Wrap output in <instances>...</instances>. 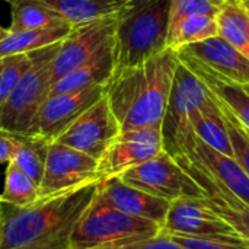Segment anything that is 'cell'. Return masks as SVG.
<instances>
[{
	"mask_svg": "<svg viewBox=\"0 0 249 249\" xmlns=\"http://www.w3.org/2000/svg\"><path fill=\"white\" fill-rule=\"evenodd\" d=\"M99 182L39 198L23 209L1 204L0 249H70L71 231L96 196Z\"/></svg>",
	"mask_w": 249,
	"mask_h": 249,
	"instance_id": "6da1fadb",
	"label": "cell"
},
{
	"mask_svg": "<svg viewBox=\"0 0 249 249\" xmlns=\"http://www.w3.org/2000/svg\"><path fill=\"white\" fill-rule=\"evenodd\" d=\"M178 61L177 51L166 48L139 66L114 71L105 96L121 131L160 128Z\"/></svg>",
	"mask_w": 249,
	"mask_h": 249,
	"instance_id": "7a4b0ae2",
	"label": "cell"
},
{
	"mask_svg": "<svg viewBox=\"0 0 249 249\" xmlns=\"http://www.w3.org/2000/svg\"><path fill=\"white\" fill-rule=\"evenodd\" d=\"M169 13L171 0H130L118 10L112 36L115 70L139 66L168 48Z\"/></svg>",
	"mask_w": 249,
	"mask_h": 249,
	"instance_id": "3957f363",
	"label": "cell"
},
{
	"mask_svg": "<svg viewBox=\"0 0 249 249\" xmlns=\"http://www.w3.org/2000/svg\"><path fill=\"white\" fill-rule=\"evenodd\" d=\"M159 232L160 226L155 222L111 207L96 191L71 231L70 249H121Z\"/></svg>",
	"mask_w": 249,
	"mask_h": 249,
	"instance_id": "277c9868",
	"label": "cell"
},
{
	"mask_svg": "<svg viewBox=\"0 0 249 249\" xmlns=\"http://www.w3.org/2000/svg\"><path fill=\"white\" fill-rule=\"evenodd\" d=\"M210 95L209 86L182 61H178L160 125L166 153L177 156L191 146L196 139L193 120Z\"/></svg>",
	"mask_w": 249,
	"mask_h": 249,
	"instance_id": "5b68a950",
	"label": "cell"
},
{
	"mask_svg": "<svg viewBox=\"0 0 249 249\" xmlns=\"http://www.w3.org/2000/svg\"><path fill=\"white\" fill-rule=\"evenodd\" d=\"M61 42V41H60ZM60 42L32 51V63L0 109V128L26 134L51 88V66Z\"/></svg>",
	"mask_w": 249,
	"mask_h": 249,
	"instance_id": "8992f818",
	"label": "cell"
},
{
	"mask_svg": "<svg viewBox=\"0 0 249 249\" xmlns=\"http://www.w3.org/2000/svg\"><path fill=\"white\" fill-rule=\"evenodd\" d=\"M124 182L156 197L174 201L184 197L203 198L198 184L165 150L118 175Z\"/></svg>",
	"mask_w": 249,
	"mask_h": 249,
	"instance_id": "52a82bcc",
	"label": "cell"
},
{
	"mask_svg": "<svg viewBox=\"0 0 249 249\" xmlns=\"http://www.w3.org/2000/svg\"><path fill=\"white\" fill-rule=\"evenodd\" d=\"M102 179L104 175L99 171L98 159L61 143L51 142L39 182V198H48Z\"/></svg>",
	"mask_w": 249,
	"mask_h": 249,
	"instance_id": "ba28073f",
	"label": "cell"
},
{
	"mask_svg": "<svg viewBox=\"0 0 249 249\" xmlns=\"http://www.w3.org/2000/svg\"><path fill=\"white\" fill-rule=\"evenodd\" d=\"M177 54L188 67L241 86L249 85V58L219 35L184 45Z\"/></svg>",
	"mask_w": 249,
	"mask_h": 249,
	"instance_id": "9c48e42d",
	"label": "cell"
},
{
	"mask_svg": "<svg viewBox=\"0 0 249 249\" xmlns=\"http://www.w3.org/2000/svg\"><path fill=\"white\" fill-rule=\"evenodd\" d=\"M105 92L107 85H96L74 92L50 93L39 107L32 127L26 134H36L48 142H54L86 109L104 98Z\"/></svg>",
	"mask_w": 249,
	"mask_h": 249,
	"instance_id": "30bf717a",
	"label": "cell"
},
{
	"mask_svg": "<svg viewBox=\"0 0 249 249\" xmlns=\"http://www.w3.org/2000/svg\"><path fill=\"white\" fill-rule=\"evenodd\" d=\"M120 133V124L107 96H104L86 109L54 142L73 147L99 160Z\"/></svg>",
	"mask_w": 249,
	"mask_h": 249,
	"instance_id": "8fae6325",
	"label": "cell"
},
{
	"mask_svg": "<svg viewBox=\"0 0 249 249\" xmlns=\"http://www.w3.org/2000/svg\"><path fill=\"white\" fill-rule=\"evenodd\" d=\"M160 232L169 236L244 239L228 222L207 206L204 198L194 197L171 201Z\"/></svg>",
	"mask_w": 249,
	"mask_h": 249,
	"instance_id": "7c38bea8",
	"label": "cell"
},
{
	"mask_svg": "<svg viewBox=\"0 0 249 249\" xmlns=\"http://www.w3.org/2000/svg\"><path fill=\"white\" fill-rule=\"evenodd\" d=\"M118 12L76 25L60 42L58 51L51 66V85L88 61L105 42L114 36Z\"/></svg>",
	"mask_w": 249,
	"mask_h": 249,
	"instance_id": "4fadbf2b",
	"label": "cell"
},
{
	"mask_svg": "<svg viewBox=\"0 0 249 249\" xmlns=\"http://www.w3.org/2000/svg\"><path fill=\"white\" fill-rule=\"evenodd\" d=\"M172 158L198 184L207 206L228 222L249 244V204L226 188L190 153Z\"/></svg>",
	"mask_w": 249,
	"mask_h": 249,
	"instance_id": "5bb4252c",
	"label": "cell"
},
{
	"mask_svg": "<svg viewBox=\"0 0 249 249\" xmlns=\"http://www.w3.org/2000/svg\"><path fill=\"white\" fill-rule=\"evenodd\" d=\"M160 152H163L160 128L150 127L121 131L99 159V171L104 178L118 177Z\"/></svg>",
	"mask_w": 249,
	"mask_h": 249,
	"instance_id": "9a60e30c",
	"label": "cell"
},
{
	"mask_svg": "<svg viewBox=\"0 0 249 249\" xmlns=\"http://www.w3.org/2000/svg\"><path fill=\"white\" fill-rule=\"evenodd\" d=\"M98 196L111 207L140 219L155 222L162 228L171 201L139 190L118 177L104 178L98 187Z\"/></svg>",
	"mask_w": 249,
	"mask_h": 249,
	"instance_id": "2e32d148",
	"label": "cell"
},
{
	"mask_svg": "<svg viewBox=\"0 0 249 249\" xmlns=\"http://www.w3.org/2000/svg\"><path fill=\"white\" fill-rule=\"evenodd\" d=\"M115 70L114 41L112 38L105 42L88 61L60 77L50 88V93L74 92L96 85H107Z\"/></svg>",
	"mask_w": 249,
	"mask_h": 249,
	"instance_id": "e0dca14e",
	"label": "cell"
},
{
	"mask_svg": "<svg viewBox=\"0 0 249 249\" xmlns=\"http://www.w3.org/2000/svg\"><path fill=\"white\" fill-rule=\"evenodd\" d=\"M184 153H190L226 188H229L235 196H238L249 204V178L239 166V163L235 160V158L226 156L209 147L197 137Z\"/></svg>",
	"mask_w": 249,
	"mask_h": 249,
	"instance_id": "ac0fdd59",
	"label": "cell"
},
{
	"mask_svg": "<svg viewBox=\"0 0 249 249\" xmlns=\"http://www.w3.org/2000/svg\"><path fill=\"white\" fill-rule=\"evenodd\" d=\"M193 130L196 137L206 143L209 147L233 158L232 143L225 117L213 92L196 114L193 120Z\"/></svg>",
	"mask_w": 249,
	"mask_h": 249,
	"instance_id": "d6986e66",
	"label": "cell"
},
{
	"mask_svg": "<svg viewBox=\"0 0 249 249\" xmlns=\"http://www.w3.org/2000/svg\"><path fill=\"white\" fill-rule=\"evenodd\" d=\"M74 26L76 25L66 22V23H58V25L38 28V29L9 32V35L0 41V58L6 55L36 51L39 48L57 44L63 41Z\"/></svg>",
	"mask_w": 249,
	"mask_h": 249,
	"instance_id": "ffe728a7",
	"label": "cell"
},
{
	"mask_svg": "<svg viewBox=\"0 0 249 249\" xmlns=\"http://www.w3.org/2000/svg\"><path fill=\"white\" fill-rule=\"evenodd\" d=\"M71 25H82L123 9L130 0H41Z\"/></svg>",
	"mask_w": 249,
	"mask_h": 249,
	"instance_id": "44dd1931",
	"label": "cell"
},
{
	"mask_svg": "<svg viewBox=\"0 0 249 249\" xmlns=\"http://www.w3.org/2000/svg\"><path fill=\"white\" fill-rule=\"evenodd\" d=\"M10 6V25L9 32L38 29L66 23L55 10L42 3L41 0H4Z\"/></svg>",
	"mask_w": 249,
	"mask_h": 249,
	"instance_id": "7402d4cb",
	"label": "cell"
},
{
	"mask_svg": "<svg viewBox=\"0 0 249 249\" xmlns=\"http://www.w3.org/2000/svg\"><path fill=\"white\" fill-rule=\"evenodd\" d=\"M188 69L191 71H194L209 86V89L213 92V95L217 98V101L226 109L231 111V114L249 133V93L244 89V86L217 79V77L210 76V74H207L198 69H194V67H188Z\"/></svg>",
	"mask_w": 249,
	"mask_h": 249,
	"instance_id": "603a6c76",
	"label": "cell"
},
{
	"mask_svg": "<svg viewBox=\"0 0 249 249\" xmlns=\"http://www.w3.org/2000/svg\"><path fill=\"white\" fill-rule=\"evenodd\" d=\"M12 136L16 144L12 162H15L26 175H29L39 185L51 142L36 134L12 133Z\"/></svg>",
	"mask_w": 249,
	"mask_h": 249,
	"instance_id": "cb8c5ba5",
	"label": "cell"
},
{
	"mask_svg": "<svg viewBox=\"0 0 249 249\" xmlns=\"http://www.w3.org/2000/svg\"><path fill=\"white\" fill-rule=\"evenodd\" d=\"M219 36L249 58V15L241 3H225L216 16Z\"/></svg>",
	"mask_w": 249,
	"mask_h": 249,
	"instance_id": "d4e9b609",
	"label": "cell"
},
{
	"mask_svg": "<svg viewBox=\"0 0 249 249\" xmlns=\"http://www.w3.org/2000/svg\"><path fill=\"white\" fill-rule=\"evenodd\" d=\"M38 200L39 185L15 162L10 160L4 174V187L0 194V204L23 209L36 203Z\"/></svg>",
	"mask_w": 249,
	"mask_h": 249,
	"instance_id": "484cf974",
	"label": "cell"
},
{
	"mask_svg": "<svg viewBox=\"0 0 249 249\" xmlns=\"http://www.w3.org/2000/svg\"><path fill=\"white\" fill-rule=\"evenodd\" d=\"M219 35L217 22L214 16L193 15L179 20L168 34V48L179 50L184 45L204 41Z\"/></svg>",
	"mask_w": 249,
	"mask_h": 249,
	"instance_id": "4316f807",
	"label": "cell"
},
{
	"mask_svg": "<svg viewBox=\"0 0 249 249\" xmlns=\"http://www.w3.org/2000/svg\"><path fill=\"white\" fill-rule=\"evenodd\" d=\"M32 63V51L1 57L0 63V109Z\"/></svg>",
	"mask_w": 249,
	"mask_h": 249,
	"instance_id": "83f0119b",
	"label": "cell"
},
{
	"mask_svg": "<svg viewBox=\"0 0 249 249\" xmlns=\"http://www.w3.org/2000/svg\"><path fill=\"white\" fill-rule=\"evenodd\" d=\"M217 99V98H216ZM225 123L229 131L231 143H232V150H233V158L239 163V166L244 169L249 178V133L241 125V123L231 114L229 109H226L220 102H219Z\"/></svg>",
	"mask_w": 249,
	"mask_h": 249,
	"instance_id": "f1b7e54d",
	"label": "cell"
},
{
	"mask_svg": "<svg viewBox=\"0 0 249 249\" xmlns=\"http://www.w3.org/2000/svg\"><path fill=\"white\" fill-rule=\"evenodd\" d=\"M219 9L220 7L213 0H171L169 29H172L184 18L193 15H209L216 18Z\"/></svg>",
	"mask_w": 249,
	"mask_h": 249,
	"instance_id": "f546056e",
	"label": "cell"
},
{
	"mask_svg": "<svg viewBox=\"0 0 249 249\" xmlns=\"http://www.w3.org/2000/svg\"><path fill=\"white\" fill-rule=\"evenodd\" d=\"M169 236V235H168ZM185 249H249L245 239L238 238H187L171 236Z\"/></svg>",
	"mask_w": 249,
	"mask_h": 249,
	"instance_id": "4dcf8cb0",
	"label": "cell"
},
{
	"mask_svg": "<svg viewBox=\"0 0 249 249\" xmlns=\"http://www.w3.org/2000/svg\"><path fill=\"white\" fill-rule=\"evenodd\" d=\"M121 249H185L182 245H179L175 239H172L171 236L159 232L158 235L130 244L127 247Z\"/></svg>",
	"mask_w": 249,
	"mask_h": 249,
	"instance_id": "1f68e13d",
	"label": "cell"
},
{
	"mask_svg": "<svg viewBox=\"0 0 249 249\" xmlns=\"http://www.w3.org/2000/svg\"><path fill=\"white\" fill-rule=\"evenodd\" d=\"M15 140L12 133L0 128V163H9L15 155Z\"/></svg>",
	"mask_w": 249,
	"mask_h": 249,
	"instance_id": "d6a6232c",
	"label": "cell"
},
{
	"mask_svg": "<svg viewBox=\"0 0 249 249\" xmlns=\"http://www.w3.org/2000/svg\"><path fill=\"white\" fill-rule=\"evenodd\" d=\"M7 35H9V29H7V28H3V26L0 25V41L4 39Z\"/></svg>",
	"mask_w": 249,
	"mask_h": 249,
	"instance_id": "836d02e7",
	"label": "cell"
},
{
	"mask_svg": "<svg viewBox=\"0 0 249 249\" xmlns=\"http://www.w3.org/2000/svg\"><path fill=\"white\" fill-rule=\"evenodd\" d=\"M241 4H242V7L245 9V12L249 15V0H242Z\"/></svg>",
	"mask_w": 249,
	"mask_h": 249,
	"instance_id": "e575fe53",
	"label": "cell"
},
{
	"mask_svg": "<svg viewBox=\"0 0 249 249\" xmlns=\"http://www.w3.org/2000/svg\"><path fill=\"white\" fill-rule=\"evenodd\" d=\"M1 228H3V210H1V204H0V236H1Z\"/></svg>",
	"mask_w": 249,
	"mask_h": 249,
	"instance_id": "d590c367",
	"label": "cell"
},
{
	"mask_svg": "<svg viewBox=\"0 0 249 249\" xmlns=\"http://www.w3.org/2000/svg\"><path fill=\"white\" fill-rule=\"evenodd\" d=\"M222 1V4H225V3H229V1H238V3H241L242 0H220Z\"/></svg>",
	"mask_w": 249,
	"mask_h": 249,
	"instance_id": "8d00e7d4",
	"label": "cell"
},
{
	"mask_svg": "<svg viewBox=\"0 0 249 249\" xmlns=\"http://www.w3.org/2000/svg\"><path fill=\"white\" fill-rule=\"evenodd\" d=\"M244 89H245V90L249 93V85H245V86H244Z\"/></svg>",
	"mask_w": 249,
	"mask_h": 249,
	"instance_id": "74e56055",
	"label": "cell"
},
{
	"mask_svg": "<svg viewBox=\"0 0 249 249\" xmlns=\"http://www.w3.org/2000/svg\"><path fill=\"white\" fill-rule=\"evenodd\" d=\"M0 63H1V58H0Z\"/></svg>",
	"mask_w": 249,
	"mask_h": 249,
	"instance_id": "f35d334b",
	"label": "cell"
}]
</instances>
